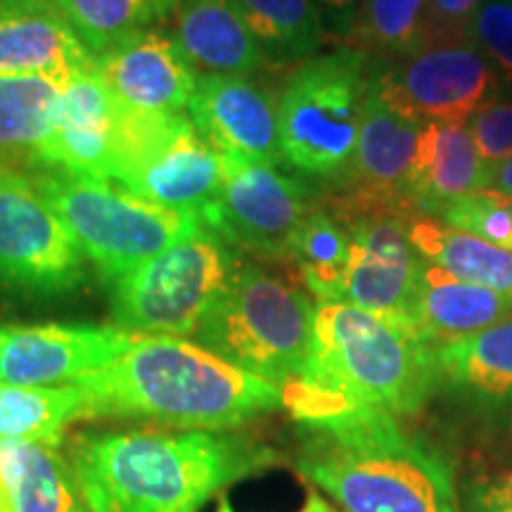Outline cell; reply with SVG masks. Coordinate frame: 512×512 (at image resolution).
<instances>
[{
  "label": "cell",
  "mask_w": 512,
  "mask_h": 512,
  "mask_svg": "<svg viewBox=\"0 0 512 512\" xmlns=\"http://www.w3.org/2000/svg\"><path fill=\"white\" fill-rule=\"evenodd\" d=\"M221 166V190L202 211L204 223L233 247L287 259L299 226L316 207L309 185L273 164L223 155Z\"/></svg>",
  "instance_id": "obj_12"
},
{
  "label": "cell",
  "mask_w": 512,
  "mask_h": 512,
  "mask_svg": "<svg viewBox=\"0 0 512 512\" xmlns=\"http://www.w3.org/2000/svg\"><path fill=\"white\" fill-rule=\"evenodd\" d=\"M297 472L339 512H463L448 460L384 413L304 427Z\"/></svg>",
  "instance_id": "obj_4"
},
{
  "label": "cell",
  "mask_w": 512,
  "mask_h": 512,
  "mask_svg": "<svg viewBox=\"0 0 512 512\" xmlns=\"http://www.w3.org/2000/svg\"><path fill=\"white\" fill-rule=\"evenodd\" d=\"M112 181L159 207L202 214L221 190V155L183 112L152 114L121 105Z\"/></svg>",
  "instance_id": "obj_9"
},
{
  "label": "cell",
  "mask_w": 512,
  "mask_h": 512,
  "mask_svg": "<svg viewBox=\"0 0 512 512\" xmlns=\"http://www.w3.org/2000/svg\"><path fill=\"white\" fill-rule=\"evenodd\" d=\"M174 38L195 69L247 76L268 62L230 0H178Z\"/></svg>",
  "instance_id": "obj_23"
},
{
  "label": "cell",
  "mask_w": 512,
  "mask_h": 512,
  "mask_svg": "<svg viewBox=\"0 0 512 512\" xmlns=\"http://www.w3.org/2000/svg\"><path fill=\"white\" fill-rule=\"evenodd\" d=\"M0 482L8 512H88L57 446L0 441Z\"/></svg>",
  "instance_id": "obj_24"
},
{
  "label": "cell",
  "mask_w": 512,
  "mask_h": 512,
  "mask_svg": "<svg viewBox=\"0 0 512 512\" xmlns=\"http://www.w3.org/2000/svg\"><path fill=\"white\" fill-rule=\"evenodd\" d=\"M510 3H512V0H510Z\"/></svg>",
  "instance_id": "obj_43"
},
{
  "label": "cell",
  "mask_w": 512,
  "mask_h": 512,
  "mask_svg": "<svg viewBox=\"0 0 512 512\" xmlns=\"http://www.w3.org/2000/svg\"><path fill=\"white\" fill-rule=\"evenodd\" d=\"M86 420V403L74 384L19 387L0 384V441L60 446L67 427Z\"/></svg>",
  "instance_id": "obj_28"
},
{
  "label": "cell",
  "mask_w": 512,
  "mask_h": 512,
  "mask_svg": "<svg viewBox=\"0 0 512 512\" xmlns=\"http://www.w3.org/2000/svg\"><path fill=\"white\" fill-rule=\"evenodd\" d=\"M325 209L349 230L351 238L342 304L418 330L413 302L425 259L408 233L413 216L387 209Z\"/></svg>",
  "instance_id": "obj_13"
},
{
  "label": "cell",
  "mask_w": 512,
  "mask_h": 512,
  "mask_svg": "<svg viewBox=\"0 0 512 512\" xmlns=\"http://www.w3.org/2000/svg\"><path fill=\"white\" fill-rule=\"evenodd\" d=\"M95 74L128 110L152 114L183 112L197 86L195 67L174 34L159 29L95 57Z\"/></svg>",
  "instance_id": "obj_17"
},
{
  "label": "cell",
  "mask_w": 512,
  "mask_h": 512,
  "mask_svg": "<svg viewBox=\"0 0 512 512\" xmlns=\"http://www.w3.org/2000/svg\"><path fill=\"white\" fill-rule=\"evenodd\" d=\"M287 259L297 266L306 290L318 304L342 302L351 264V238L328 209H311L294 235Z\"/></svg>",
  "instance_id": "obj_30"
},
{
  "label": "cell",
  "mask_w": 512,
  "mask_h": 512,
  "mask_svg": "<svg viewBox=\"0 0 512 512\" xmlns=\"http://www.w3.org/2000/svg\"><path fill=\"white\" fill-rule=\"evenodd\" d=\"M86 278L83 252L31 174L0 159V283L60 294Z\"/></svg>",
  "instance_id": "obj_10"
},
{
  "label": "cell",
  "mask_w": 512,
  "mask_h": 512,
  "mask_svg": "<svg viewBox=\"0 0 512 512\" xmlns=\"http://www.w3.org/2000/svg\"><path fill=\"white\" fill-rule=\"evenodd\" d=\"M375 60L337 48L299 64L278 98L283 162L339 185L354 159Z\"/></svg>",
  "instance_id": "obj_6"
},
{
  "label": "cell",
  "mask_w": 512,
  "mask_h": 512,
  "mask_svg": "<svg viewBox=\"0 0 512 512\" xmlns=\"http://www.w3.org/2000/svg\"><path fill=\"white\" fill-rule=\"evenodd\" d=\"M133 339L117 325H0V384H74L124 354Z\"/></svg>",
  "instance_id": "obj_15"
},
{
  "label": "cell",
  "mask_w": 512,
  "mask_h": 512,
  "mask_svg": "<svg viewBox=\"0 0 512 512\" xmlns=\"http://www.w3.org/2000/svg\"><path fill=\"white\" fill-rule=\"evenodd\" d=\"M278 460L259 441L209 430L86 432L69 446L88 512H200L230 484Z\"/></svg>",
  "instance_id": "obj_1"
},
{
  "label": "cell",
  "mask_w": 512,
  "mask_h": 512,
  "mask_svg": "<svg viewBox=\"0 0 512 512\" xmlns=\"http://www.w3.org/2000/svg\"><path fill=\"white\" fill-rule=\"evenodd\" d=\"M467 131L475 140L484 181L512 155V98L498 93L467 121ZM484 188V185H482Z\"/></svg>",
  "instance_id": "obj_33"
},
{
  "label": "cell",
  "mask_w": 512,
  "mask_h": 512,
  "mask_svg": "<svg viewBox=\"0 0 512 512\" xmlns=\"http://www.w3.org/2000/svg\"><path fill=\"white\" fill-rule=\"evenodd\" d=\"M197 133L219 155L283 162L278 100L247 76L202 74L188 102Z\"/></svg>",
  "instance_id": "obj_16"
},
{
  "label": "cell",
  "mask_w": 512,
  "mask_h": 512,
  "mask_svg": "<svg viewBox=\"0 0 512 512\" xmlns=\"http://www.w3.org/2000/svg\"><path fill=\"white\" fill-rule=\"evenodd\" d=\"M316 306L287 280L242 264L192 342L283 389L306 366Z\"/></svg>",
  "instance_id": "obj_5"
},
{
  "label": "cell",
  "mask_w": 512,
  "mask_h": 512,
  "mask_svg": "<svg viewBox=\"0 0 512 512\" xmlns=\"http://www.w3.org/2000/svg\"><path fill=\"white\" fill-rule=\"evenodd\" d=\"M93 57L128 38L159 29L174 17L178 0H50Z\"/></svg>",
  "instance_id": "obj_29"
},
{
  "label": "cell",
  "mask_w": 512,
  "mask_h": 512,
  "mask_svg": "<svg viewBox=\"0 0 512 512\" xmlns=\"http://www.w3.org/2000/svg\"><path fill=\"white\" fill-rule=\"evenodd\" d=\"M64 88L46 76H0V159H31L53 136Z\"/></svg>",
  "instance_id": "obj_26"
},
{
  "label": "cell",
  "mask_w": 512,
  "mask_h": 512,
  "mask_svg": "<svg viewBox=\"0 0 512 512\" xmlns=\"http://www.w3.org/2000/svg\"><path fill=\"white\" fill-rule=\"evenodd\" d=\"M448 228L463 230L479 240L498 247H510L512 238V200L494 190H475L458 197L439 214Z\"/></svg>",
  "instance_id": "obj_32"
},
{
  "label": "cell",
  "mask_w": 512,
  "mask_h": 512,
  "mask_svg": "<svg viewBox=\"0 0 512 512\" xmlns=\"http://www.w3.org/2000/svg\"><path fill=\"white\" fill-rule=\"evenodd\" d=\"M430 0H366L347 46L380 62H394L425 48Z\"/></svg>",
  "instance_id": "obj_31"
},
{
  "label": "cell",
  "mask_w": 512,
  "mask_h": 512,
  "mask_svg": "<svg viewBox=\"0 0 512 512\" xmlns=\"http://www.w3.org/2000/svg\"><path fill=\"white\" fill-rule=\"evenodd\" d=\"M484 0H430L425 48L470 41V29Z\"/></svg>",
  "instance_id": "obj_35"
},
{
  "label": "cell",
  "mask_w": 512,
  "mask_h": 512,
  "mask_svg": "<svg viewBox=\"0 0 512 512\" xmlns=\"http://www.w3.org/2000/svg\"><path fill=\"white\" fill-rule=\"evenodd\" d=\"M505 486H508V491H510V496H512V475L505 479Z\"/></svg>",
  "instance_id": "obj_41"
},
{
  "label": "cell",
  "mask_w": 512,
  "mask_h": 512,
  "mask_svg": "<svg viewBox=\"0 0 512 512\" xmlns=\"http://www.w3.org/2000/svg\"><path fill=\"white\" fill-rule=\"evenodd\" d=\"M31 178L110 287L207 226L202 214L159 207L110 181L53 169L36 171Z\"/></svg>",
  "instance_id": "obj_7"
},
{
  "label": "cell",
  "mask_w": 512,
  "mask_h": 512,
  "mask_svg": "<svg viewBox=\"0 0 512 512\" xmlns=\"http://www.w3.org/2000/svg\"><path fill=\"white\" fill-rule=\"evenodd\" d=\"M240 266L233 245L204 226L112 285L114 325L138 337L192 339Z\"/></svg>",
  "instance_id": "obj_8"
},
{
  "label": "cell",
  "mask_w": 512,
  "mask_h": 512,
  "mask_svg": "<svg viewBox=\"0 0 512 512\" xmlns=\"http://www.w3.org/2000/svg\"><path fill=\"white\" fill-rule=\"evenodd\" d=\"M505 318H512L510 297L465 283L446 268L425 261L413 302V323L432 347L477 335Z\"/></svg>",
  "instance_id": "obj_21"
},
{
  "label": "cell",
  "mask_w": 512,
  "mask_h": 512,
  "mask_svg": "<svg viewBox=\"0 0 512 512\" xmlns=\"http://www.w3.org/2000/svg\"><path fill=\"white\" fill-rule=\"evenodd\" d=\"M119 112L121 102L98 74L76 76L62 91V107L53 136L29 164L69 176L110 181Z\"/></svg>",
  "instance_id": "obj_18"
},
{
  "label": "cell",
  "mask_w": 512,
  "mask_h": 512,
  "mask_svg": "<svg viewBox=\"0 0 512 512\" xmlns=\"http://www.w3.org/2000/svg\"><path fill=\"white\" fill-rule=\"evenodd\" d=\"M373 79L403 117L465 124L501 93V76L475 43L430 46L394 62L375 60Z\"/></svg>",
  "instance_id": "obj_11"
},
{
  "label": "cell",
  "mask_w": 512,
  "mask_h": 512,
  "mask_svg": "<svg viewBox=\"0 0 512 512\" xmlns=\"http://www.w3.org/2000/svg\"><path fill=\"white\" fill-rule=\"evenodd\" d=\"M425 124L403 117L377 91L375 79L363 112L361 133L347 176L337 195L325 204L332 209H387L418 216L408 202L415 157Z\"/></svg>",
  "instance_id": "obj_14"
},
{
  "label": "cell",
  "mask_w": 512,
  "mask_h": 512,
  "mask_svg": "<svg viewBox=\"0 0 512 512\" xmlns=\"http://www.w3.org/2000/svg\"><path fill=\"white\" fill-rule=\"evenodd\" d=\"M0 512H8V505H5V494H3V482H0Z\"/></svg>",
  "instance_id": "obj_40"
},
{
  "label": "cell",
  "mask_w": 512,
  "mask_h": 512,
  "mask_svg": "<svg viewBox=\"0 0 512 512\" xmlns=\"http://www.w3.org/2000/svg\"><path fill=\"white\" fill-rule=\"evenodd\" d=\"M484 166L465 124L430 121L422 128L408 202L418 216H439L448 204L482 190Z\"/></svg>",
  "instance_id": "obj_22"
},
{
  "label": "cell",
  "mask_w": 512,
  "mask_h": 512,
  "mask_svg": "<svg viewBox=\"0 0 512 512\" xmlns=\"http://www.w3.org/2000/svg\"><path fill=\"white\" fill-rule=\"evenodd\" d=\"M508 249H510V252H512V238H510V247H508Z\"/></svg>",
  "instance_id": "obj_42"
},
{
  "label": "cell",
  "mask_w": 512,
  "mask_h": 512,
  "mask_svg": "<svg viewBox=\"0 0 512 512\" xmlns=\"http://www.w3.org/2000/svg\"><path fill=\"white\" fill-rule=\"evenodd\" d=\"M268 62H306L323 46L316 0H230Z\"/></svg>",
  "instance_id": "obj_27"
},
{
  "label": "cell",
  "mask_w": 512,
  "mask_h": 512,
  "mask_svg": "<svg viewBox=\"0 0 512 512\" xmlns=\"http://www.w3.org/2000/svg\"><path fill=\"white\" fill-rule=\"evenodd\" d=\"M363 3H366V0H316L320 17H323L325 34H328L332 41L342 43V48L347 46Z\"/></svg>",
  "instance_id": "obj_37"
},
{
  "label": "cell",
  "mask_w": 512,
  "mask_h": 512,
  "mask_svg": "<svg viewBox=\"0 0 512 512\" xmlns=\"http://www.w3.org/2000/svg\"><path fill=\"white\" fill-rule=\"evenodd\" d=\"M86 418H145L228 432L283 408V389L183 337H138L112 363L74 382Z\"/></svg>",
  "instance_id": "obj_3"
},
{
  "label": "cell",
  "mask_w": 512,
  "mask_h": 512,
  "mask_svg": "<svg viewBox=\"0 0 512 512\" xmlns=\"http://www.w3.org/2000/svg\"><path fill=\"white\" fill-rule=\"evenodd\" d=\"M95 57L50 0H0V76H46L64 88Z\"/></svg>",
  "instance_id": "obj_19"
},
{
  "label": "cell",
  "mask_w": 512,
  "mask_h": 512,
  "mask_svg": "<svg viewBox=\"0 0 512 512\" xmlns=\"http://www.w3.org/2000/svg\"><path fill=\"white\" fill-rule=\"evenodd\" d=\"M463 512H512V496L505 482L477 479L463 491Z\"/></svg>",
  "instance_id": "obj_36"
},
{
  "label": "cell",
  "mask_w": 512,
  "mask_h": 512,
  "mask_svg": "<svg viewBox=\"0 0 512 512\" xmlns=\"http://www.w3.org/2000/svg\"><path fill=\"white\" fill-rule=\"evenodd\" d=\"M434 392V347L418 330L332 302L316 306L309 358L283 387V408L302 427L361 413L403 418Z\"/></svg>",
  "instance_id": "obj_2"
},
{
  "label": "cell",
  "mask_w": 512,
  "mask_h": 512,
  "mask_svg": "<svg viewBox=\"0 0 512 512\" xmlns=\"http://www.w3.org/2000/svg\"><path fill=\"white\" fill-rule=\"evenodd\" d=\"M482 190L501 192V195L510 197V200H512V155L505 159L501 166H498L494 174L486 178Z\"/></svg>",
  "instance_id": "obj_38"
},
{
  "label": "cell",
  "mask_w": 512,
  "mask_h": 512,
  "mask_svg": "<svg viewBox=\"0 0 512 512\" xmlns=\"http://www.w3.org/2000/svg\"><path fill=\"white\" fill-rule=\"evenodd\" d=\"M216 512H235V510H233V505H230L228 498L221 496ZM297 512H339V510L332 508V505L328 503V498H323L320 494H316V491H311L309 498H306V503Z\"/></svg>",
  "instance_id": "obj_39"
},
{
  "label": "cell",
  "mask_w": 512,
  "mask_h": 512,
  "mask_svg": "<svg viewBox=\"0 0 512 512\" xmlns=\"http://www.w3.org/2000/svg\"><path fill=\"white\" fill-rule=\"evenodd\" d=\"M413 247L427 264L446 268L465 283L489 287L512 299V252L491 245L463 230L448 228L430 216H413L408 223Z\"/></svg>",
  "instance_id": "obj_25"
},
{
  "label": "cell",
  "mask_w": 512,
  "mask_h": 512,
  "mask_svg": "<svg viewBox=\"0 0 512 512\" xmlns=\"http://www.w3.org/2000/svg\"><path fill=\"white\" fill-rule=\"evenodd\" d=\"M439 389L472 411H512V318L434 347Z\"/></svg>",
  "instance_id": "obj_20"
},
{
  "label": "cell",
  "mask_w": 512,
  "mask_h": 512,
  "mask_svg": "<svg viewBox=\"0 0 512 512\" xmlns=\"http://www.w3.org/2000/svg\"><path fill=\"white\" fill-rule=\"evenodd\" d=\"M470 41L494 64L496 74L512 86V3L484 0L470 29Z\"/></svg>",
  "instance_id": "obj_34"
}]
</instances>
